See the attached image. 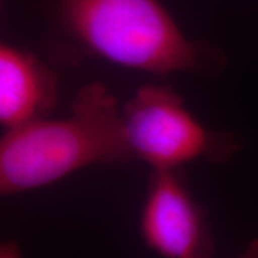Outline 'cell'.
Instances as JSON below:
<instances>
[{"mask_svg":"<svg viewBox=\"0 0 258 258\" xmlns=\"http://www.w3.org/2000/svg\"><path fill=\"white\" fill-rule=\"evenodd\" d=\"M49 62L102 60L141 74L212 78L227 57L211 42L186 35L158 0H43Z\"/></svg>","mask_w":258,"mask_h":258,"instance_id":"6da1fadb","label":"cell"},{"mask_svg":"<svg viewBox=\"0 0 258 258\" xmlns=\"http://www.w3.org/2000/svg\"><path fill=\"white\" fill-rule=\"evenodd\" d=\"M122 106L103 83L75 95L69 113L45 116L0 137V198L46 188L85 168L134 162Z\"/></svg>","mask_w":258,"mask_h":258,"instance_id":"7a4b0ae2","label":"cell"},{"mask_svg":"<svg viewBox=\"0 0 258 258\" xmlns=\"http://www.w3.org/2000/svg\"><path fill=\"white\" fill-rule=\"evenodd\" d=\"M122 123L134 159L151 171H175L198 161L221 164L240 149L237 137L205 126L164 83L141 86L122 106Z\"/></svg>","mask_w":258,"mask_h":258,"instance_id":"3957f363","label":"cell"},{"mask_svg":"<svg viewBox=\"0 0 258 258\" xmlns=\"http://www.w3.org/2000/svg\"><path fill=\"white\" fill-rule=\"evenodd\" d=\"M181 171H152L139 217L141 238L161 258H211L210 222Z\"/></svg>","mask_w":258,"mask_h":258,"instance_id":"277c9868","label":"cell"},{"mask_svg":"<svg viewBox=\"0 0 258 258\" xmlns=\"http://www.w3.org/2000/svg\"><path fill=\"white\" fill-rule=\"evenodd\" d=\"M50 62L0 40V126L50 116L59 99V75Z\"/></svg>","mask_w":258,"mask_h":258,"instance_id":"5b68a950","label":"cell"},{"mask_svg":"<svg viewBox=\"0 0 258 258\" xmlns=\"http://www.w3.org/2000/svg\"><path fill=\"white\" fill-rule=\"evenodd\" d=\"M0 258H23L22 248L18 244V241H0Z\"/></svg>","mask_w":258,"mask_h":258,"instance_id":"8992f818","label":"cell"},{"mask_svg":"<svg viewBox=\"0 0 258 258\" xmlns=\"http://www.w3.org/2000/svg\"><path fill=\"white\" fill-rule=\"evenodd\" d=\"M238 258H258V237L254 238Z\"/></svg>","mask_w":258,"mask_h":258,"instance_id":"52a82bcc","label":"cell"},{"mask_svg":"<svg viewBox=\"0 0 258 258\" xmlns=\"http://www.w3.org/2000/svg\"><path fill=\"white\" fill-rule=\"evenodd\" d=\"M2 2H3V0H0V6H2Z\"/></svg>","mask_w":258,"mask_h":258,"instance_id":"ba28073f","label":"cell"}]
</instances>
